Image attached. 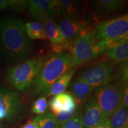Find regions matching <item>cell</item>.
Returning <instances> with one entry per match:
<instances>
[{"instance_id":"obj_26","label":"cell","mask_w":128,"mask_h":128,"mask_svg":"<svg viewBox=\"0 0 128 128\" xmlns=\"http://www.w3.org/2000/svg\"><path fill=\"white\" fill-rule=\"evenodd\" d=\"M28 6V1L24 0H12V9L16 11H23Z\"/></svg>"},{"instance_id":"obj_13","label":"cell","mask_w":128,"mask_h":128,"mask_svg":"<svg viewBox=\"0 0 128 128\" xmlns=\"http://www.w3.org/2000/svg\"><path fill=\"white\" fill-rule=\"evenodd\" d=\"M47 39L50 42L55 54L63 52L67 49L65 42L60 33V28L54 18H49L43 21Z\"/></svg>"},{"instance_id":"obj_3","label":"cell","mask_w":128,"mask_h":128,"mask_svg":"<svg viewBox=\"0 0 128 128\" xmlns=\"http://www.w3.org/2000/svg\"><path fill=\"white\" fill-rule=\"evenodd\" d=\"M43 63L42 58L37 57L11 67L7 72L6 80L12 87L18 92H26L34 84Z\"/></svg>"},{"instance_id":"obj_7","label":"cell","mask_w":128,"mask_h":128,"mask_svg":"<svg viewBox=\"0 0 128 128\" xmlns=\"http://www.w3.org/2000/svg\"><path fill=\"white\" fill-rule=\"evenodd\" d=\"M128 30V14L101 22L96 26L94 36L97 42L114 39L127 33Z\"/></svg>"},{"instance_id":"obj_2","label":"cell","mask_w":128,"mask_h":128,"mask_svg":"<svg viewBox=\"0 0 128 128\" xmlns=\"http://www.w3.org/2000/svg\"><path fill=\"white\" fill-rule=\"evenodd\" d=\"M73 68L70 52L51 54L43 63L33 86L34 95H45L56 81Z\"/></svg>"},{"instance_id":"obj_31","label":"cell","mask_w":128,"mask_h":128,"mask_svg":"<svg viewBox=\"0 0 128 128\" xmlns=\"http://www.w3.org/2000/svg\"><path fill=\"white\" fill-rule=\"evenodd\" d=\"M0 128H6V126H5L4 123L2 122L1 120H0Z\"/></svg>"},{"instance_id":"obj_17","label":"cell","mask_w":128,"mask_h":128,"mask_svg":"<svg viewBox=\"0 0 128 128\" xmlns=\"http://www.w3.org/2000/svg\"><path fill=\"white\" fill-rule=\"evenodd\" d=\"M105 55L115 62L124 63L128 62V42L104 51Z\"/></svg>"},{"instance_id":"obj_21","label":"cell","mask_w":128,"mask_h":128,"mask_svg":"<svg viewBox=\"0 0 128 128\" xmlns=\"http://www.w3.org/2000/svg\"><path fill=\"white\" fill-rule=\"evenodd\" d=\"M82 113L81 108L77 107L74 116L61 124L60 128H84Z\"/></svg>"},{"instance_id":"obj_25","label":"cell","mask_w":128,"mask_h":128,"mask_svg":"<svg viewBox=\"0 0 128 128\" xmlns=\"http://www.w3.org/2000/svg\"><path fill=\"white\" fill-rule=\"evenodd\" d=\"M128 62L121 64L118 72V77L122 82L127 83L128 78Z\"/></svg>"},{"instance_id":"obj_1","label":"cell","mask_w":128,"mask_h":128,"mask_svg":"<svg viewBox=\"0 0 128 128\" xmlns=\"http://www.w3.org/2000/svg\"><path fill=\"white\" fill-rule=\"evenodd\" d=\"M0 52L10 62L22 61L29 55L30 42L25 26L20 19L0 18Z\"/></svg>"},{"instance_id":"obj_22","label":"cell","mask_w":128,"mask_h":128,"mask_svg":"<svg viewBox=\"0 0 128 128\" xmlns=\"http://www.w3.org/2000/svg\"><path fill=\"white\" fill-rule=\"evenodd\" d=\"M123 2L120 0H98L96 7L102 12H111L122 7Z\"/></svg>"},{"instance_id":"obj_12","label":"cell","mask_w":128,"mask_h":128,"mask_svg":"<svg viewBox=\"0 0 128 128\" xmlns=\"http://www.w3.org/2000/svg\"><path fill=\"white\" fill-rule=\"evenodd\" d=\"M82 115L84 128H91L98 125L106 119L94 98L84 104Z\"/></svg>"},{"instance_id":"obj_4","label":"cell","mask_w":128,"mask_h":128,"mask_svg":"<svg viewBox=\"0 0 128 128\" xmlns=\"http://www.w3.org/2000/svg\"><path fill=\"white\" fill-rule=\"evenodd\" d=\"M105 42H97L93 31L84 28L70 48L73 67L89 61L105 51Z\"/></svg>"},{"instance_id":"obj_10","label":"cell","mask_w":128,"mask_h":128,"mask_svg":"<svg viewBox=\"0 0 128 128\" xmlns=\"http://www.w3.org/2000/svg\"><path fill=\"white\" fill-rule=\"evenodd\" d=\"M59 28L67 49H70L71 44L77 39L86 26L83 22H81L78 17L72 16L62 19Z\"/></svg>"},{"instance_id":"obj_14","label":"cell","mask_w":128,"mask_h":128,"mask_svg":"<svg viewBox=\"0 0 128 128\" xmlns=\"http://www.w3.org/2000/svg\"><path fill=\"white\" fill-rule=\"evenodd\" d=\"M94 88L92 86L78 78L72 83L71 86L72 95L76 100V106L81 108V106L87 102Z\"/></svg>"},{"instance_id":"obj_28","label":"cell","mask_w":128,"mask_h":128,"mask_svg":"<svg viewBox=\"0 0 128 128\" xmlns=\"http://www.w3.org/2000/svg\"><path fill=\"white\" fill-rule=\"evenodd\" d=\"M12 0H0V11L11 9Z\"/></svg>"},{"instance_id":"obj_20","label":"cell","mask_w":128,"mask_h":128,"mask_svg":"<svg viewBox=\"0 0 128 128\" xmlns=\"http://www.w3.org/2000/svg\"><path fill=\"white\" fill-rule=\"evenodd\" d=\"M77 3L71 0H61L58 2V12L65 17H72L77 12Z\"/></svg>"},{"instance_id":"obj_23","label":"cell","mask_w":128,"mask_h":128,"mask_svg":"<svg viewBox=\"0 0 128 128\" xmlns=\"http://www.w3.org/2000/svg\"><path fill=\"white\" fill-rule=\"evenodd\" d=\"M47 99L45 97H40L35 100L32 106V112L35 114L40 116L44 114L48 108Z\"/></svg>"},{"instance_id":"obj_27","label":"cell","mask_w":128,"mask_h":128,"mask_svg":"<svg viewBox=\"0 0 128 128\" xmlns=\"http://www.w3.org/2000/svg\"><path fill=\"white\" fill-rule=\"evenodd\" d=\"M122 105L123 106L126 107L128 106V84H126L124 88H123L122 92Z\"/></svg>"},{"instance_id":"obj_24","label":"cell","mask_w":128,"mask_h":128,"mask_svg":"<svg viewBox=\"0 0 128 128\" xmlns=\"http://www.w3.org/2000/svg\"><path fill=\"white\" fill-rule=\"evenodd\" d=\"M128 34L127 33H124V34L120 36L118 38L105 40V50L106 49H112V48H115L116 46L120 45L122 44H124L126 42H128Z\"/></svg>"},{"instance_id":"obj_18","label":"cell","mask_w":128,"mask_h":128,"mask_svg":"<svg viewBox=\"0 0 128 128\" xmlns=\"http://www.w3.org/2000/svg\"><path fill=\"white\" fill-rule=\"evenodd\" d=\"M112 128H124L128 126V108L122 106L108 118Z\"/></svg>"},{"instance_id":"obj_8","label":"cell","mask_w":128,"mask_h":128,"mask_svg":"<svg viewBox=\"0 0 128 128\" xmlns=\"http://www.w3.org/2000/svg\"><path fill=\"white\" fill-rule=\"evenodd\" d=\"M58 2L56 0L28 1V12L32 18L44 21L52 18L58 13Z\"/></svg>"},{"instance_id":"obj_15","label":"cell","mask_w":128,"mask_h":128,"mask_svg":"<svg viewBox=\"0 0 128 128\" xmlns=\"http://www.w3.org/2000/svg\"><path fill=\"white\" fill-rule=\"evenodd\" d=\"M75 72V70H70L62 75L49 90L47 94L48 97L57 96L65 92L71 82Z\"/></svg>"},{"instance_id":"obj_9","label":"cell","mask_w":128,"mask_h":128,"mask_svg":"<svg viewBox=\"0 0 128 128\" xmlns=\"http://www.w3.org/2000/svg\"><path fill=\"white\" fill-rule=\"evenodd\" d=\"M20 108V96L11 90L0 87V120L11 119Z\"/></svg>"},{"instance_id":"obj_29","label":"cell","mask_w":128,"mask_h":128,"mask_svg":"<svg viewBox=\"0 0 128 128\" xmlns=\"http://www.w3.org/2000/svg\"><path fill=\"white\" fill-rule=\"evenodd\" d=\"M91 128H112L111 127V126H110L108 119V118H106V119L103 122H102L101 124Z\"/></svg>"},{"instance_id":"obj_19","label":"cell","mask_w":128,"mask_h":128,"mask_svg":"<svg viewBox=\"0 0 128 128\" xmlns=\"http://www.w3.org/2000/svg\"><path fill=\"white\" fill-rule=\"evenodd\" d=\"M33 120L36 122L39 128H60L56 118L51 113L36 116Z\"/></svg>"},{"instance_id":"obj_30","label":"cell","mask_w":128,"mask_h":128,"mask_svg":"<svg viewBox=\"0 0 128 128\" xmlns=\"http://www.w3.org/2000/svg\"><path fill=\"white\" fill-rule=\"evenodd\" d=\"M22 128H39V126H38L36 122H35L33 119L28 121L27 124H26L22 126Z\"/></svg>"},{"instance_id":"obj_16","label":"cell","mask_w":128,"mask_h":128,"mask_svg":"<svg viewBox=\"0 0 128 128\" xmlns=\"http://www.w3.org/2000/svg\"><path fill=\"white\" fill-rule=\"evenodd\" d=\"M25 29L28 38L32 40H47L44 25L43 21H36L27 23Z\"/></svg>"},{"instance_id":"obj_6","label":"cell","mask_w":128,"mask_h":128,"mask_svg":"<svg viewBox=\"0 0 128 128\" xmlns=\"http://www.w3.org/2000/svg\"><path fill=\"white\" fill-rule=\"evenodd\" d=\"M114 74V64L112 61L100 62L89 67L80 74L78 79L94 88L110 82Z\"/></svg>"},{"instance_id":"obj_32","label":"cell","mask_w":128,"mask_h":128,"mask_svg":"<svg viewBox=\"0 0 128 128\" xmlns=\"http://www.w3.org/2000/svg\"><path fill=\"white\" fill-rule=\"evenodd\" d=\"M128 128V126H126V127H125V128Z\"/></svg>"},{"instance_id":"obj_5","label":"cell","mask_w":128,"mask_h":128,"mask_svg":"<svg viewBox=\"0 0 128 128\" xmlns=\"http://www.w3.org/2000/svg\"><path fill=\"white\" fill-rule=\"evenodd\" d=\"M123 88L119 84L108 83L96 89L94 98L106 118L123 106Z\"/></svg>"},{"instance_id":"obj_11","label":"cell","mask_w":128,"mask_h":128,"mask_svg":"<svg viewBox=\"0 0 128 128\" xmlns=\"http://www.w3.org/2000/svg\"><path fill=\"white\" fill-rule=\"evenodd\" d=\"M48 106L55 116L59 113L75 112L77 108L74 97L69 92L54 96L49 100Z\"/></svg>"}]
</instances>
